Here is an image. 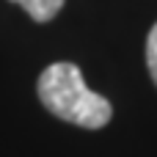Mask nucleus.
<instances>
[{"instance_id": "obj_1", "label": "nucleus", "mask_w": 157, "mask_h": 157, "mask_svg": "<svg viewBox=\"0 0 157 157\" xmlns=\"http://www.w3.org/2000/svg\"><path fill=\"white\" fill-rule=\"evenodd\" d=\"M36 94L55 119L83 130H102L113 119V105L102 94L91 91L83 80L80 66L69 61L50 63L39 75Z\"/></svg>"}, {"instance_id": "obj_2", "label": "nucleus", "mask_w": 157, "mask_h": 157, "mask_svg": "<svg viewBox=\"0 0 157 157\" xmlns=\"http://www.w3.org/2000/svg\"><path fill=\"white\" fill-rule=\"evenodd\" d=\"M8 3H17L19 8L28 11V17H30L33 22L44 25V22H50V19L58 17V11L63 8L66 0H8Z\"/></svg>"}, {"instance_id": "obj_3", "label": "nucleus", "mask_w": 157, "mask_h": 157, "mask_svg": "<svg viewBox=\"0 0 157 157\" xmlns=\"http://www.w3.org/2000/svg\"><path fill=\"white\" fill-rule=\"evenodd\" d=\"M146 69H149V77L157 86V22L152 25L149 36H146Z\"/></svg>"}]
</instances>
